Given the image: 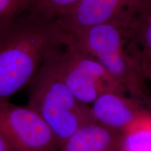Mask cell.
<instances>
[{
  "label": "cell",
  "mask_w": 151,
  "mask_h": 151,
  "mask_svg": "<svg viewBox=\"0 0 151 151\" xmlns=\"http://www.w3.org/2000/svg\"><path fill=\"white\" fill-rule=\"evenodd\" d=\"M68 39L56 18L30 11L0 31V104L29 84L46 56Z\"/></svg>",
  "instance_id": "1"
},
{
  "label": "cell",
  "mask_w": 151,
  "mask_h": 151,
  "mask_svg": "<svg viewBox=\"0 0 151 151\" xmlns=\"http://www.w3.org/2000/svg\"><path fill=\"white\" fill-rule=\"evenodd\" d=\"M132 15L68 34L77 46L97 59L123 87L126 93L148 102L146 67L128 35Z\"/></svg>",
  "instance_id": "2"
},
{
  "label": "cell",
  "mask_w": 151,
  "mask_h": 151,
  "mask_svg": "<svg viewBox=\"0 0 151 151\" xmlns=\"http://www.w3.org/2000/svg\"><path fill=\"white\" fill-rule=\"evenodd\" d=\"M62 46L46 56L30 81L27 104L51 128L60 148L77 129L94 121L90 106L74 97L60 76L58 55Z\"/></svg>",
  "instance_id": "3"
},
{
  "label": "cell",
  "mask_w": 151,
  "mask_h": 151,
  "mask_svg": "<svg viewBox=\"0 0 151 151\" xmlns=\"http://www.w3.org/2000/svg\"><path fill=\"white\" fill-rule=\"evenodd\" d=\"M58 65L66 86L81 103L92 104L105 92L126 94L123 87L104 67L77 46L69 35L67 42L59 49Z\"/></svg>",
  "instance_id": "4"
},
{
  "label": "cell",
  "mask_w": 151,
  "mask_h": 151,
  "mask_svg": "<svg viewBox=\"0 0 151 151\" xmlns=\"http://www.w3.org/2000/svg\"><path fill=\"white\" fill-rule=\"evenodd\" d=\"M0 134L14 151H60L51 128L27 106L0 104Z\"/></svg>",
  "instance_id": "5"
},
{
  "label": "cell",
  "mask_w": 151,
  "mask_h": 151,
  "mask_svg": "<svg viewBox=\"0 0 151 151\" xmlns=\"http://www.w3.org/2000/svg\"><path fill=\"white\" fill-rule=\"evenodd\" d=\"M138 0H81L58 17L61 27L72 34L133 14Z\"/></svg>",
  "instance_id": "6"
},
{
  "label": "cell",
  "mask_w": 151,
  "mask_h": 151,
  "mask_svg": "<svg viewBox=\"0 0 151 151\" xmlns=\"http://www.w3.org/2000/svg\"><path fill=\"white\" fill-rule=\"evenodd\" d=\"M90 108L94 121L120 132H123L148 109L141 100L116 92L100 94Z\"/></svg>",
  "instance_id": "7"
},
{
  "label": "cell",
  "mask_w": 151,
  "mask_h": 151,
  "mask_svg": "<svg viewBox=\"0 0 151 151\" xmlns=\"http://www.w3.org/2000/svg\"><path fill=\"white\" fill-rule=\"evenodd\" d=\"M122 138V132L92 121L68 138L60 151H121Z\"/></svg>",
  "instance_id": "8"
},
{
  "label": "cell",
  "mask_w": 151,
  "mask_h": 151,
  "mask_svg": "<svg viewBox=\"0 0 151 151\" xmlns=\"http://www.w3.org/2000/svg\"><path fill=\"white\" fill-rule=\"evenodd\" d=\"M128 35L146 65L151 63V0H138Z\"/></svg>",
  "instance_id": "9"
},
{
  "label": "cell",
  "mask_w": 151,
  "mask_h": 151,
  "mask_svg": "<svg viewBox=\"0 0 151 151\" xmlns=\"http://www.w3.org/2000/svg\"><path fill=\"white\" fill-rule=\"evenodd\" d=\"M121 151H151V111H146L122 132Z\"/></svg>",
  "instance_id": "10"
},
{
  "label": "cell",
  "mask_w": 151,
  "mask_h": 151,
  "mask_svg": "<svg viewBox=\"0 0 151 151\" xmlns=\"http://www.w3.org/2000/svg\"><path fill=\"white\" fill-rule=\"evenodd\" d=\"M81 0H29L28 11L57 18L73 8Z\"/></svg>",
  "instance_id": "11"
},
{
  "label": "cell",
  "mask_w": 151,
  "mask_h": 151,
  "mask_svg": "<svg viewBox=\"0 0 151 151\" xmlns=\"http://www.w3.org/2000/svg\"><path fill=\"white\" fill-rule=\"evenodd\" d=\"M29 0H0V31L28 11Z\"/></svg>",
  "instance_id": "12"
},
{
  "label": "cell",
  "mask_w": 151,
  "mask_h": 151,
  "mask_svg": "<svg viewBox=\"0 0 151 151\" xmlns=\"http://www.w3.org/2000/svg\"><path fill=\"white\" fill-rule=\"evenodd\" d=\"M0 151H14L10 144L0 134Z\"/></svg>",
  "instance_id": "13"
},
{
  "label": "cell",
  "mask_w": 151,
  "mask_h": 151,
  "mask_svg": "<svg viewBox=\"0 0 151 151\" xmlns=\"http://www.w3.org/2000/svg\"><path fill=\"white\" fill-rule=\"evenodd\" d=\"M146 78L150 82L151 86V63L146 65Z\"/></svg>",
  "instance_id": "14"
}]
</instances>
